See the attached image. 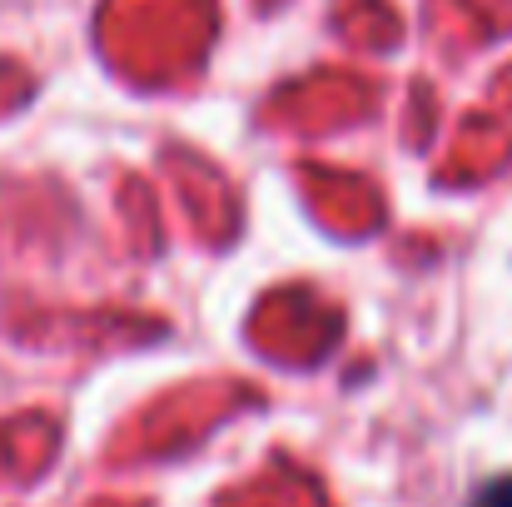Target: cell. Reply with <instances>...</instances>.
<instances>
[{
	"label": "cell",
	"instance_id": "6da1fadb",
	"mask_svg": "<svg viewBox=\"0 0 512 507\" xmlns=\"http://www.w3.org/2000/svg\"><path fill=\"white\" fill-rule=\"evenodd\" d=\"M468 507H512V478H493V483H483V488L473 493V503Z\"/></svg>",
	"mask_w": 512,
	"mask_h": 507
}]
</instances>
